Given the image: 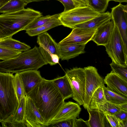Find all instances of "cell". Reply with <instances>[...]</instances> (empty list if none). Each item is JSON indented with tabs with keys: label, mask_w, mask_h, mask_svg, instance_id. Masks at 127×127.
<instances>
[{
	"label": "cell",
	"mask_w": 127,
	"mask_h": 127,
	"mask_svg": "<svg viewBox=\"0 0 127 127\" xmlns=\"http://www.w3.org/2000/svg\"><path fill=\"white\" fill-rule=\"evenodd\" d=\"M105 46L112 62L120 65H127V56L125 53L121 36L115 25L109 41Z\"/></svg>",
	"instance_id": "obj_9"
},
{
	"label": "cell",
	"mask_w": 127,
	"mask_h": 127,
	"mask_svg": "<svg viewBox=\"0 0 127 127\" xmlns=\"http://www.w3.org/2000/svg\"><path fill=\"white\" fill-rule=\"evenodd\" d=\"M89 5L96 11L100 13L105 12L109 1L108 0H87Z\"/></svg>",
	"instance_id": "obj_30"
},
{
	"label": "cell",
	"mask_w": 127,
	"mask_h": 127,
	"mask_svg": "<svg viewBox=\"0 0 127 127\" xmlns=\"http://www.w3.org/2000/svg\"><path fill=\"white\" fill-rule=\"evenodd\" d=\"M103 88L105 95L107 101L117 104H127V98L109 90L105 86Z\"/></svg>",
	"instance_id": "obj_28"
},
{
	"label": "cell",
	"mask_w": 127,
	"mask_h": 127,
	"mask_svg": "<svg viewBox=\"0 0 127 127\" xmlns=\"http://www.w3.org/2000/svg\"><path fill=\"white\" fill-rule=\"evenodd\" d=\"M10 72H0V120L6 119L14 114L18 105L13 79Z\"/></svg>",
	"instance_id": "obj_4"
},
{
	"label": "cell",
	"mask_w": 127,
	"mask_h": 127,
	"mask_svg": "<svg viewBox=\"0 0 127 127\" xmlns=\"http://www.w3.org/2000/svg\"><path fill=\"white\" fill-rule=\"evenodd\" d=\"M112 127H127V120H120L114 114L107 112H103Z\"/></svg>",
	"instance_id": "obj_31"
},
{
	"label": "cell",
	"mask_w": 127,
	"mask_h": 127,
	"mask_svg": "<svg viewBox=\"0 0 127 127\" xmlns=\"http://www.w3.org/2000/svg\"><path fill=\"white\" fill-rule=\"evenodd\" d=\"M114 72L127 81V65H122L112 62L110 64Z\"/></svg>",
	"instance_id": "obj_33"
},
{
	"label": "cell",
	"mask_w": 127,
	"mask_h": 127,
	"mask_svg": "<svg viewBox=\"0 0 127 127\" xmlns=\"http://www.w3.org/2000/svg\"><path fill=\"white\" fill-rule=\"evenodd\" d=\"M89 127L88 120L85 121L81 118L76 119L75 127Z\"/></svg>",
	"instance_id": "obj_39"
},
{
	"label": "cell",
	"mask_w": 127,
	"mask_h": 127,
	"mask_svg": "<svg viewBox=\"0 0 127 127\" xmlns=\"http://www.w3.org/2000/svg\"><path fill=\"white\" fill-rule=\"evenodd\" d=\"M109 1H113L115 2H119L120 3L123 2H127V0H108Z\"/></svg>",
	"instance_id": "obj_42"
},
{
	"label": "cell",
	"mask_w": 127,
	"mask_h": 127,
	"mask_svg": "<svg viewBox=\"0 0 127 127\" xmlns=\"http://www.w3.org/2000/svg\"><path fill=\"white\" fill-rule=\"evenodd\" d=\"M104 86L99 87L93 94L89 105L91 109H98L107 101L104 93L103 87Z\"/></svg>",
	"instance_id": "obj_23"
},
{
	"label": "cell",
	"mask_w": 127,
	"mask_h": 127,
	"mask_svg": "<svg viewBox=\"0 0 127 127\" xmlns=\"http://www.w3.org/2000/svg\"><path fill=\"white\" fill-rule=\"evenodd\" d=\"M13 82L16 94L19 103L26 95L23 82L18 73H15L14 75Z\"/></svg>",
	"instance_id": "obj_29"
},
{
	"label": "cell",
	"mask_w": 127,
	"mask_h": 127,
	"mask_svg": "<svg viewBox=\"0 0 127 127\" xmlns=\"http://www.w3.org/2000/svg\"></svg>",
	"instance_id": "obj_44"
},
{
	"label": "cell",
	"mask_w": 127,
	"mask_h": 127,
	"mask_svg": "<svg viewBox=\"0 0 127 127\" xmlns=\"http://www.w3.org/2000/svg\"><path fill=\"white\" fill-rule=\"evenodd\" d=\"M26 104L25 96L19 103L18 106L14 113L8 116L14 120L19 122L24 123Z\"/></svg>",
	"instance_id": "obj_27"
},
{
	"label": "cell",
	"mask_w": 127,
	"mask_h": 127,
	"mask_svg": "<svg viewBox=\"0 0 127 127\" xmlns=\"http://www.w3.org/2000/svg\"><path fill=\"white\" fill-rule=\"evenodd\" d=\"M61 2L64 7V11L72 9L75 7L74 4L72 0H57Z\"/></svg>",
	"instance_id": "obj_36"
},
{
	"label": "cell",
	"mask_w": 127,
	"mask_h": 127,
	"mask_svg": "<svg viewBox=\"0 0 127 127\" xmlns=\"http://www.w3.org/2000/svg\"><path fill=\"white\" fill-rule=\"evenodd\" d=\"M112 20L122 38L124 51L127 52V5L120 3L111 8Z\"/></svg>",
	"instance_id": "obj_10"
},
{
	"label": "cell",
	"mask_w": 127,
	"mask_h": 127,
	"mask_svg": "<svg viewBox=\"0 0 127 127\" xmlns=\"http://www.w3.org/2000/svg\"><path fill=\"white\" fill-rule=\"evenodd\" d=\"M62 96L64 99L72 97L73 93L69 81L65 74L51 80Z\"/></svg>",
	"instance_id": "obj_20"
},
{
	"label": "cell",
	"mask_w": 127,
	"mask_h": 127,
	"mask_svg": "<svg viewBox=\"0 0 127 127\" xmlns=\"http://www.w3.org/2000/svg\"><path fill=\"white\" fill-rule=\"evenodd\" d=\"M23 82L26 95L44 79L38 70H29L18 73Z\"/></svg>",
	"instance_id": "obj_16"
},
{
	"label": "cell",
	"mask_w": 127,
	"mask_h": 127,
	"mask_svg": "<svg viewBox=\"0 0 127 127\" xmlns=\"http://www.w3.org/2000/svg\"><path fill=\"white\" fill-rule=\"evenodd\" d=\"M26 95L32 99L38 110L46 127L64 102L63 97L51 80L44 78Z\"/></svg>",
	"instance_id": "obj_1"
},
{
	"label": "cell",
	"mask_w": 127,
	"mask_h": 127,
	"mask_svg": "<svg viewBox=\"0 0 127 127\" xmlns=\"http://www.w3.org/2000/svg\"><path fill=\"white\" fill-rule=\"evenodd\" d=\"M85 84L84 98L82 105L86 109L89 107L92 97L96 90L101 86H105L103 79L98 73L97 69L92 66L84 68Z\"/></svg>",
	"instance_id": "obj_8"
},
{
	"label": "cell",
	"mask_w": 127,
	"mask_h": 127,
	"mask_svg": "<svg viewBox=\"0 0 127 127\" xmlns=\"http://www.w3.org/2000/svg\"><path fill=\"white\" fill-rule=\"evenodd\" d=\"M76 118L70 119L56 123L50 124L47 127H75Z\"/></svg>",
	"instance_id": "obj_35"
},
{
	"label": "cell",
	"mask_w": 127,
	"mask_h": 127,
	"mask_svg": "<svg viewBox=\"0 0 127 127\" xmlns=\"http://www.w3.org/2000/svg\"><path fill=\"white\" fill-rule=\"evenodd\" d=\"M89 114L88 120L89 127H111L103 112L98 109H87Z\"/></svg>",
	"instance_id": "obj_18"
},
{
	"label": "cell",
	"mask_w": 127,
	"mask_h": 127,
	"mask_svg": "<svg viewBox=\"0 0 127 127\" xmlns=\"http://www.w3.org/2000/svg\"><path fill=\"white\" fill-rule=\"evenodd\" d=\"M61 25H62V24L58 18L49 22L40 27L27 30L26 31V32L31 36L38 35L46 32L53 28Z\"/></svg>",
	"instance_id": "obj_22"
},
{
	"label": "cell",
	"mask_w": 127,
	"mask_h": 127,
	"mask_svg": "<svg viewBox=\"0 0 127 127\" xmlns=\"http://www.w3.org/2000/svg\"><path fill=\"white\" fill-rule=\"evenodd\" d=\"M47 64L35 46L13 58L0 61V72L13 74L29 70H38Z\"/></svg>",
	"instance_id": "obj_3"
},
{
	"label": "cell",
	"mask_w": 127,
	"mask_h": 127,
	"mask_svg": "<svg viewBox=\"0 0 127 127\" xmlns=\"http://www.w3.org/2000/svg\"><path fill=\"white\" fill-rule=\"evenodd\" d=\"M111 20L97 29L92 40L97 45L104 46L109 42L114 27Z\"/></svg>",
	"instance_id": "obj_17"
},
{
	"label": "cell",
	"mask_w": 127,
	"mask_h": 127,
	"mask_svg": "<svg viewBox=\"0 0 127 127\" xmlns=\"http://www.w3.org/2000/svg\"><path fill=\"white\" fill-rule=\"evenodd\" d=\"M75 7L89 6L87 0H72Z\"/></svg>",
	"instance_id": "obj_37"
},
{
	"label": "cell",
	"mask_w": 127,
	"mask_h": 127,
	"mask_svg": "<svg viewBox=\"0 0 127 127\" xmlns=\"http://www.w3.org/2000/svg\"><path fill=\"white\" fill-rule=\"evenodd\" d=\"M40 12L28 8L18 11L0 15V39L12 37L38 18Z\"/></svg>",
	"instance_id": "obj_2"
},
{
	"label": "cell",
	"mask_w": 127,
	"mask_h": 127,
	"mask_svg": "<svg viewBox=\"0 0 127 127\" xmlns=\"http://www.w3.org/2000/svg\"><path fill=\"white\" fill-rule=\"evenodd\" d=\"M0 123L3 127H26L24 123L13 120L9 116L5 119L1 121Z\"/></svg>",
	"instance_id": "obj_34"
},
{
	"label": "cell",
	"mask_w": 127,
	"mask_h": 127,
	"mask_svg": "<svg viewBox=\"0 0 127 127\" xmlns=\"http://www.w3.org/2000/svg\"><path fill=\"white\" fill-rule=\"evenodd\" d=\"M27 4L23 0H10L0 9V13L18 11L24 8Z\"/></svg>",
	"instance_id": "obj_24"
},
{
	"label": "cell",
	"mask_w": 127,
	"mask_h": 127,
	"mask_svg": "<svg viewBox=\"0 0 127 127\" xmlns=\"http://www.w3.org/2000/svg\"><path fill=\"white\" fill-rule=\"evenodd\" d=\"M81 111V108L78 103L70 101L64 102L59 111L48 126L67 120L78 117Z\"/></svg>",
	"instance_id": "obj_14"
},
{
	"label": "cell",
	"mask_w": 127,
	"mask_h": 127,
	"mask_svg": "<svg viewBox=\"0 0 127 127\" xmlns=\"http://www.w3.org/2000/svg\"><path fill=\"white\" fill-rule=\"evenodd\" d=\"M103 81L109 90L127 98V81L112 70L107 74Z\"/></svg>",
	"instance_id": "obj_13"
},
{
	"label": "cell",
	"mask_w": 127,
	"mask_h": 127,
	"mask_svg": "<svg viewBox=\"0 0 127 127\" xmlns=\"http://www.w3.org/2000/svg\"><path fill=\"white\" fill-rule=\"evenodd\" d=\"M24 123L27 127H45L46 125L38 110L32 100L26 95Z\"/></svg>",
	"instance_id": "obj_12"
},
{
	"label": "cell",
	"mask_w": 127,
	"mask_h": 127,
	"mask_svg": "<svg viewBox=\"0 0 127 127\" xmlns=\"http://www.w3.org/2000/svg\"><path fill=\"white\" fill-rule=\"evenodd\" d=\"M60 15V13H58L38 18L26 27L24 30L26 31L41 26L49 22L58 18Z\"/></svg>",
	"instance_id": "obj_25"
},
{
	"label": "cell",
	"mask_w": 127,
	"mask_h": 127,
	"mask_svg": "<svg viewBox=\"0 0 127 127\" xmlns=\"http://www.w3.org/2000/svg\"><path fill=\"white\" fill-rule=\"evenodd\" d=\"M114 114L121 120L123 121L127 120V111L122 110Z\"/></svg>",
	"instance_id": "obj_38"
},
{
	"label": "cell",
	"mask_w": 127,
	"mask_h": 127,
	"mask_svg": "<svg viewBox=\"0 0 127 127\" xmlns=\"http://www.w3.org/2000/svg\"><path fill=\"white\" fill-rule=\"evenodd\" d=\"M0 46L21 52L27 51L31 48L30 46L13 39L12 37L2 39L0 41Z\"/></svg>",
	"instance_id": "obj_21"
},
{
	"label": "cell",
	"mask_w": 127,
	"mask_h": 127,
	"mask_svg": "<svg viewBox=\"0 0 127 127\" xmlns=\"http://www.w3.org/2000/svg\"><path fill=\"white\" fill-rule=\"evenodd\" d=\"M100 14L89 6L75 7L60 13L58 18L64 26L71 29L85 22Z\"/></svg>",
	"instance_id": "obj_5"
},
{
	"label": "cell",
	"mask_w": 127,
	"mask_h": 127,
	"mask_svg": "<svg viewBox=\"0 0 127 127\" xmlns=\"http://www.w3.org/2000/svg\"><path fill=\"white\" fill-rule=\"evenodd\" d=\"M97 29L75 28L66 37L60 41V44H84L92 40Z\"/></svg>",
	"instance_id": "obj_11"
},
{
	"label": "cell",
	"mask_w": 127,
	"mask_h": 127,
	"mask_svg": "<svg viewBox=\"0 0 127 127\" xmlns=\"http://www.w3.org/2000/svg\"><path fill=\"white\" fill-rule=\"evenodd\" d=\"M10 0H0V9Z\"/></svg>",
	"instance_id": "obj_40"
},
{
	"label": "cell",
	"mask_w": 127,
	"mask_h": 127,
	"mask_svg": "<svg viewBox=\"0 0 127 127\" xmlns=\"http://www.w3.org/2000/svg\"><path fill=\"white\" fill-rule=\"evenodd\" d=\"M2 39H0V41Z\"/></svg>",
	"instance_id": "obj_43"
},
{
	"label": "cell",
	"mask_w": 127,
	"mask_h": 127,
	"mask_svg": "<svg viewBox=\"0 0 127 127\" xmlns=\"http://www.w3.org/2000/svg\"><path fill=\"white\" fill-rule=\"evenodd\" d=\"M112 20L111 13L108 11L100 13L95 17L82 23L76 25L74 28L97 29L102 25Z\"/></svg>",
	"instance_id": "obj_19"
},
{
	"label": "cell",
	"mask_w": 127,
	"mask_h": 127,
	"mask_svg": "<svg viewBox=\"0 0 127 127\" xmlns=\"http://www.w3.org/2000/svg\"><path fill=\"white\" fill-rule=\"evenodd\" d=\"M98 109L102 112H106L114 114L122 110L127 111V104H117L107 101Z\"/></svg>",
	"instance_id": "obj_26"
},
{
	"label": "cell",
	"mask_w": 127,
	"mask_h": 127,
	"mask_svg": "<svg viewBox=\"0 0 127 127\" xmlns=\"http://www.w3.org/2000/svg\"><path fill=\"white\" fill-rule=\"evenodd\" d=\"M58 44L59 58L62 61L68 60L85 52L86 44Z\"/></svg>",
	"instance_id": "obj_15"
},
{
	"label": "cell",
	"mask_w": 127,
	"mask_h": 127,
	"mask_svg": "<svg viewBox=\"0 0 127 127\" xmlns=\"http://www.w3.org/2000/svg\"><path fill=\"white\" fill-rule=\"evenodd\" d=\"M27 4L33 2H38L44 0H23Z\"/></svg>",
	"instance_id": "obj_41"
},
{
	"label": "cell",
	"mask_w": 127,
	"mask_h": 127,
	"mask_svg": "<svg viewBox=\"0 0 127 127\" xmlns=\"http://www.w3.org/2000/svg\"><path fill=\"white\" fill-rule=\"evenodd\" d=\"M22 52L0 46V60H8L13 58Z\"/></svg>",
	"instance_id": "obj_32"
},
{
	"label": "cell",
	"mask_w": 127,
	"mask_h": 127,
	"mask_svg": "<svg viewBox=\"0 0 127 127\" xmlns=\"http://www.w3.org/2000/svg\"><path fill=\"white\" fill-rule=\"evenodd\" d=\"M37 42L39 52L48 64L53 65L59 63L58 44L47 32L38 35Z\"/></svg>",
	"instance_id": "obj_7"
},
{
	"label": "cell",
	"mask_w": 127,
	"mask_h": 127,
	"mask_svg": "<svg viewBox=\"0 0 127 127\" xmlns=\"http://www.w3.org/2000/svg\"><path fill=\"white\" fill-rule=\"evenodd\" d=\"M65 74L71 89L73 99L79 105H82L84 98L85 84L84 68L76 67L70 69H67Z\"/></svg>",
	"instance_id": "obj_6"
}]
</instances>
